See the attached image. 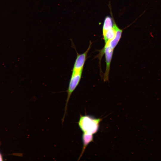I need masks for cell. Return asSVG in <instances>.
Instances as JSON below:
<instances>
[{
	"label": "cell",
	"mask_w": 161,
	"mask_h": 161,
	"mask_svg": "<svg viewBox=\"0 0 161 161\" xmlns=\"http://www.w3.org/2000/svg\"><path fill=\"white\" fill-rule=\"evenodd\" d=\"M101 121L100 118L88 115H80L78 123L83 133L93 134L98 131Z\"/></svg>",
	"instance_id": "cell-1"
},
{
	"label": "cell",
	"mask_w": 161,
	"mask_h": 161,
	"mask_svg": "<svg viewBox=\"0 0 161 161\" xmlns=\"http://www.w3.org/2000/svg\"><path fill=\"white\" fill-rule=\"evenodd\" d=\"M72 74L69 80L68 87L66 91L67 96L65 108L64 113L62 120V122L64 121L66 113L68 103L72 93L79 84L81 78L83 71H72Z\"/></svg>",
	"instance_id": "cell-2"
},
{
	"label": "cell",
	"mask_w": 161,
	"mask_h": 161,
	"mask_svg": "<svg viewBox=\"0 0 161 161\" xmlns=\"http://www.w3.org/2000/svg\"><path fill=\"white\" fill-rule=\"evenodd\" d=\"M114 49L107 45H105L104 47L101 50V54L105 53L106 64V69L103 77L104 81H107L109 80L111 61L112 58Z\"/></svg>",
	"instance_id": "cell-3"
},
{
	"label": "cell",
	"mask_w": 161,
	"mask_h": 161,
	"mask_svg": "<svg viewBox=\"0 0 161 161\" xmlns=\"http://www.w3.org/2000/svg\"><path fill=\"white\" fill-rule=\"evenodd\" d=\"M92 44L91 42H90L88 48L84 53L80 54L77 52V57L72 70L75 71H83L87 54L90 49Z\"/></svg>",
	"instance_id": "cell-4"
},
{
	"label": "cell",
	"mask_w": 161,
	"mask_h": 161,
	"mask_svg": "<svg viewBox=\"0 0 161 161\" xmlns=\"http://www.w3.org/2000/svg\"><path fill=\"white\" fill-rule=\"evenodd\" d=\"M118 27L114 22L112 27L106 31L103 32V35L105 44L114 37Z\"/></svg>",
	"instance_id": "cell-5"
},
{
	"label": "cell",
	"mask_w": 161,
	"mask_h": 161,
	"mask_svg": "<svg viewBox=\"0 0 161 161\" xmlns=\"http://www.w3.org/2000/svg\"><path fill=\"white\" fill-rule=\"evenodd\" d=\"M122 32V30L121 29L118 27L114 37L113 39L105 44V45H107L112 49H114L121 37Z\"/></svg>",
	"instance_id": "cell-6"
},
{
	"label": "cell",
	"mask_w": 161,
	"mask_h": 161,
	"mask_svg": "<svg viewBox=\"0 0 161 161\" xmlns=\"http://www.w3.org/2000/svg\"><path fill=\"white\" fill-rule=\"evenodd\" d=\"M82 139L83 143V146L81 154L78 158V160L82 157L89 143L93 141V134L83 133L82 136Z\"/></svg>",
	"instance_id": "cell-7"
},
{
	"label": "cell",
	"mask_w": 161,
	"mask_h": 161,
	"mask_svg": "<svg viewBox=\"0 0 161 161\" xmlns=\"http://www.w3.org/2000/svg\"><path fill=\"white\" fill-rule=\"evenodd\" d=\"M115 21L112 17L106 16L105 18L103 26V32L106 31L112 27Z\"/></svg>",
	"instance_id": "cell-8"
},
{
	"label": "cell",
	"mask_w": 161,
	"mask_h": 161,
	"mask_svg": "<svg viewBox=\"0 0 161 161\" xmlns=\"http://www.w3.org/2000/svg\"><path fill=\"white\" fill-rule=\"evenodd\" d=\"M3 160V158L0 152V161H2Z\"/></svg>",
	"instance_id": "cell-9"
}]
</instances>
